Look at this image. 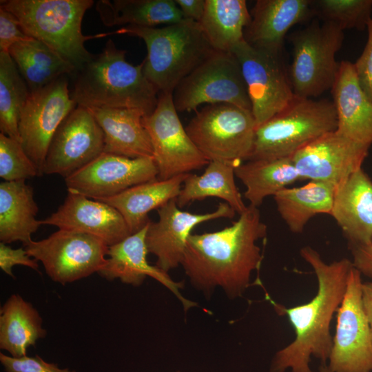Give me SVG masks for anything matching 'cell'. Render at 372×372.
Returning <instances> with one entry per match:
<instances>
[{"instance_id": "obj_1", "label": "cell", "mask_w": 372, "mask_h": 372, "mask_svg": "<svg viewBox=\"0 0 372 372\" xmlns=\"http://www.w3.org/2000/svg\"><path fill=\"white\" fill-rule=\"evenodd\" d=\"M267 231L258 207L249 205L229 227L192 234L181 266L192 286L206 296L219 287L230 299L241 297L252 272L261 265L257 241L266 236Z\"/></svg>"}, {"instance_id": "obj_2", "label": "cell", "mask_w": 372, "mask_h": 372, "mask_svg": "<svg viewBox=\"0 0 372 372\" xmlns=\"http://www.w3.org/2000/svg\"><path fill=\"white\" fill-rule=\"evenodd\" d=\"M300 254L315 273L317 292L309 302L291 307L275 302L267 295L277 313L287 317L295 332L293 341L274 354L270 372H313L312 357L327 363L333 343L331 322L342 302L353 267L347 258L327 263L309 246L301 248Z\"/></svg>"}, {"instance_id": "obj_3", "label": "cell", "mask_w": 372, "mask_h": 372, "mask_svg": "<svg viewBox=\"0 0 372 372\" xmlns=\"http://www.w3.org/2000/svg\"><path fill=\"white\" fill-rule=\"evenodd\" d=\"M125 54L109 39L101 53L75 72L70 95L77 105L152 112L158 92L145 77L143 62L134 65L127 61Z\"/></svg>"}, {"instance_id": "obj_4", "label": "cell", "mask_w": 372, "mask_h": 372, "mask_svg": "<svg viewBox=\"0 0 372 372\" xmlns=\"http://www.w3.org/2000/svg\"><path fill=\"white\" fill-rule=\"evenodd\" d=\"M142 39L147 48L143 73L159 92L173 93L177 85L214 50L199 23L184 19L162 28L125 25L110 34Z\"/></svg>"}, {"instance_id": "obj_5", "label": "cell", "mask_w": 372, "mask_h": 372, "mask_svg": "<svg viewBox=\"0 0 372 372\" xmlns=\"http://www.w3.org/2000/svg\"><path fill=\"white\" fill-rule=\"evenodd\" d=\"M93 4L92 0H5L0 8L16 16L27 36L45 43L76 71L93 55L85 42L109 35L82 33L83 16Z\"/></svg>"}, {"instance_id": "obj_6", "label": "cell", "mask_w": 372, "mask_h": 372, "mask_svg": "<svg viewBox=\"0 0 372 372\" xmlns=\"http://www.w3.org/2000/svg\"><path fill=\"white\" fill-rule=\"evenodd\" d=\"M337 127L333 101L295 95L281 111L256 127L249 161L291 157Z\"/></svg>"}, {"instance_id": "obj_7", "label": "cell", "mask_w": 372, "mask_h": 372, "mask_svg": "<svg viewBox=\"0 0 372 372\" xmlns=\"http://www.w3.org/2000/svg\"><path fill=\"white\" fill-rule=\"evenodd\" d=\"M256 127L251 110L232 104L217 103L197 112L185 130L209 161L236 167L249 160Z\"/></svg>"}, {"instance_id": "obj_8", "label": "cell", "mask_w": 372, "mask_h": 372, "mask_svg": "<svg viewBox=\"0 0 372 372\" xmlns=\"http://www.w3.org/2000/svg\"><path fill=\"white\" fill-rule=\"evenodd\" d=\"M343 39V30L324 21L312 22L291 34L293 59L288 77L296 96L311 99L331 89L340 64L335 54Z\"/></svg>"}, {"instance_id": "obj_9", "label": "cell", "mask_w": 372, "mask_h": 372, "mask_svg": "<svg viewBox=\"0 0 372 372\" xmlns=\"http://www.w3.org/2000/svg\"><path fill=\"white\" fill-rule=\"evenodd\" d=\"M172 96L178 112H190L204 103L251 110L240 65L231 52L214 50L181 81Z\"/></svg>"}, {"instance_id": "obj_10", "label": "cell", "mask_w": 372, "mask_h": 372, "mask_svg": "<svg viewBox=\"0 0 372 372\" xmlns=\"http://www.w3.org/2000/svg\"><path fill=\"white\" fill-rule=\"evenodd\" d=\"M23 247L41 262L52 280L65 285L98 273L106 262L109 246L93 235L59 229Z\"/></svg>"}, {"instance_id": "obj_11", "label": "cell", "mask_w": 372, "mask_h": 372, "mask_svg": "<svg viewBox=\"0 0 372 372\" xmlns=\"http://www.w3.org/2000/svg\"><path fill=\"white\" fill-rule=\"evenodd\" d=\"M172 92H159L152 113L143 117L149 136L157 178L168 179L199 169L209 161L188 135L178 115Z\"/></svg>"}, {"instance_id": "obj_12", "label": "cell", "mask_w": 372, "mask_h": 372, "mask_svg": "<svg viewBox=\"0 0 372 372\" xmlns=\"http://www.w3.org/2000/svg\"><path fill=\"white\" fill-rule=\"evenodd\" d=\"M362 273L352 267L327 365L333 372H372V333L362 303Z\"/></svg>"}, {"instance_id": "obj_13", "label": "cell", "mask_w": 372, "mask_h": 372, "mask_svg": "<svg viewBox=\"0 0 372 372\" xmlns=\"http://www.w3.org/2000/svg\"><path fill=\"white\" fill-rule=\"evenodd\" d=\"M77 106L68 88V75L30 92L21 110L19 132L23 147L43 175L50 141L66 116Z\"/></svg>"}, {"instance_id": "obj_14", "label": "cell", "mask_w": 372, "mask_h": 372, "mask_svg": "<svg viewBox=\"0 0 372 372\" xmlns=\"http://www.w3.org/2000/svg\"><path fill=\"white\" fill-rule=\"evenodd\" d=\"M239 62L256 126L281 111L295 96L280 56L242 40L231 51Z\"/></svg>"}, {"instance_id": "obj_15", "label": "cell", "mask_w": 372, "mask_h": 372, "mask_svg": "<svg viewBox=\"0 0 372 372\" xmlns=\"http://www.w3.org/2000/svg\"><path fill=\"white\" fill-rule=\"evenodd\" d=\"M104 134L87 107L77 105L55 132L44 161L43 174L64 178L104 152Z\"/></svg>"}, {"instance_id": "obj_16", "label": "cell", "mask_w": 372, "mask_h": 372, "mask_svg": "<svg viewBox=\"0 0 372 372\" xmlns=\"http://www.w3.org/2000/svg\"><path fill=\"white\" fill-rule=\"evenodd\" d=\"M157 177L153 157L131 158L103 152L64 180L68 192L99 200Z\"/></svg>"}, {"instance_id": "obj_17", "label": "cell", "mask_w": 372, "mask_h": 372, "mask_svg": "<svg viewBox=\"0 0 372 372\" xmlns=\"http://www.w3.org/2000/svg\"><path fill=\"white\" fill-rule=\"evenodd\" d=\"M157 212L158 221L148 224L145 243L149 254L156 258L155 265L166 273L181 265L187 239L196 226L220 218H232L236 213L227 203H220L214 211L193 214L180 209L176 198Z\"/></svg>"}, {"instance_id": "obj_18", "label": "cell", "mask_w": 372, "mask_h": 372, "mask_svg": "<svg viewBox=\"0 0 372 372\" xmlns=\"http://www.w3.org/2000/svg\"><path fill=\"white\" fill-rule=\"evenodd\" d=\"M370 146L338 133H327L291 158L303 180L321 181L335 187L362 168Z\"/></svg>"}, {"instance_id": "obj_19", "label": "cell", "mask_w": 372, "mask_h": 372, "mask_svg": "<svg viewBox=\"0 0 372 372\" xmlns=\"http://www.w3.org/2000/svg\"><path fill=\"white\" fill-rule=\"evenodd\" d=\"M148 224L140 231L109 246L106 262L98 273L107 280L119 279L134 287L141 286L147 277L152 278L169 290L187 311L198 304L181 293L184 282L174 281L168 273L147 261L149 252L145 235Z\"/></svg>"}, {"instance_id": "obj_20", "label": "cell", "mask_w": 372, "mask_h": 372, "mask_svg": "<svg viewBox=\"0 0 372 372\" xmlns=\"http://www.w3.org/2000/svg\"><path fill=\"white\" fill-rule=\"evenodd\" d=\"M41 221L43 225L61 229L93 235L108 246L132 234L123 217L114 207L72 192H68L64 202L56 211Z\"/></svg>"}, {"instance_id": "obj_21", "label": "cell", "mask_w": 372, "mask_h": 372, "mask_svg": "<svg viewBox=\"0 0 372 372\" xmlns=\"http://www.w3.org/2000/svg\"><path fill=\"white\" fill-rule=\"evenodd\" d=\"M244 39L251 46L280 56L284 39L294 25L314 16L309 0H258L251 12Z\"/></svg>"}, {"instance_id": "obj_22", "label": "cell", "mask_w": 372, "mask_h": 372, "mask_svg": "<svg viewBox=\"0 0 372 372\" xmlns=\"http://www.w3.org/2000/svg\"><path fill=\"white\" fill-rule=\"evenodd\" d=\"M338 127L342 135L361 144H372V101L361 88L353 63L340 62L331 89Z\"/></svg>"}, {"instance_id": "obj_23", "label": "cell", "mask_w": 372, "mask_h": 372, "mask_svg": "<svg viewBox=\"0 0 372 372\" xmlns=\"http://www.w3.org/2000/svg\"><path fill=\"white\" fill-rule=\"evenodd\" d=\"M330 215L351 246L372 241V180L357 170L335 188Z\"/></svg>"}, {"instance_id": "obj_24", "label": "cell", "mask_w": 372, "mask_h": 372, "mask_svg": "<svg viewBox=\"0 0 372 372\" xmlns=\"http://www.w3.org/2000/svg\"><path fill=\"white\" fill-rule=\"evenodd\" d=\"M104 134V152L131 158L153 157L143 123L145 113L131 108H89Z\"/></svg>"}, {"instance_id": "obj_25", "label": "cell", "mask_w": 372, "mask_h": 372, "mask_svg": "<svg viewBox=\"0 0 372 372\" xmlns=\"http://www.w3.org/2000/svg\"><path fill=\"white\" fill-rule=\"evenodd\" d=\"M189 174L165 180L156 178L133 186L114 196L96 200L116 209L133 234L150 222L148 214L152 210H157L169 200L177 198Z\"/></svg>"}, {"instance_id": "obj_26", "label": "cell", "mask_w": 372, "mask_h": 372, "mask_svg": "<svg viewBox=\"0 0 372 372\" xmlns=\"http://www.w3.org/2000/svg\"><path fill=\"white\" fill-rule=\"evenodd\" d=\"M39 208L34 199L33 187L25 180L0 183V240L8 244L16 241L25 247L32 234L42 225L37 219Z\"/></svg>"}, {"instance_id": "obj_27", "label": "cell", "mask_w": 372, "mask_h": 372, "mask_svg": "<svg viewBox=\"0 0 372 372\" xmlns=\"http://www.w3.org/2000/svg\"><path fill=\"white\" fill-rule=\"evenodd\" d=\"M46 334L42 318L32 304L18 294L11 295L0 310V348L12 357L21 358Z\"/></svg>"}, {"instance_id": "obj_28", "label": "cell", "mask_w": 372, "mask_h": 372, "mask_svg": "<svg viewBox=\"0 0 372 372\" xmlns=\"http://www.w3.org/2000/svg\"><path fill=\"white\" fill-rule=\"evenodd\" d=\"M9 54L25 80L29 91L41 89L76 68L43 42L27 37L15 43Z\"/></svg>"}, {"instance_id": "obj_29", "label": "cell", "mask_w": 372, "mask_h": 372, "mask_svg": "<svg viewBox=\"0 0 372 372\" xmlns=\"http://www.w3.org/2000/svg\"><path fill=\"white\" fill-rule=\"evenodd\" d=\"M96 10L107 27L156 28L184 19L175 0H100L96 3Z\"/></svg>"}, {"instance_id": "obj_30", "label": "cell", "mask_w": 372, "mask_h": 372, "mask_svg": "<svg viewBox=\"0 0 372 372\" xmlns=\"http://www.w3.org/2000/svg\"><path fill=\"white\" fill-rule=\"evenodd\" d=\"M335 187L321 181H310L293 188H285L273 196L282 220L293 233H301L308 221L320 214H330Z\"/></svg>"}, {"instance_id": "obj_31", "label": "cell", "mask_w": 372, "mask_h": 372, "mask_svg": "<svg viewBox=\"0 0 372 372\" xmlns=\"http://www.w3.org/2000/svg\"><path fill=\"white\" fill-rule=\"evenodd\" d=\"M250 21V12L245 0H205L199 24L215 51L231 52L245 39L244 31Z\"/></svg>"}, {"instance_id": "obj_32", "label": "cell", "mask_w": 372, "mask_h": 372, "mask_svg": "<svg viewBox=\"0 0 372 372\" xmlns=\"http://www.w3.org/2000/svg\"><path fill=\"white\" fill-rule=\"evenodd\" d=\"M235 176L244 184L245 198L258 207L269 196H274L288 185L303 180L292 159L251 160L235 168Z\"/></svg>"}, {"instance_id": "obj_33", "label": "cell", "mask_w": 372, "mask_h": 372, "mask_svg": "<svg viewBox=\"0 0 372 372\" xmlns=\"http://www.w3.org/2000/svg\"><path fill=\"white\" fill-rule=\"evenodd\" d=\"M235 168L222 162L209 161L203 174H189L176 198L178 206L181 208L196 200L216 197L242 214L247 206L235 183Z\"/></svg>"}, {"instance_id": "obj_34", "label": "cell", "mask_w": 372, "mask_h": 372, "mask_svg": "<svg viewBox=\"0 0 372 372\" xmlns=\"http://www.w3.org/2000/svg\"><path fill=\"white\" fill-rule=\"evenodd\" d=\"M29 93L9 53L0 52V130L21 143L19 122Z\"/></svg>"}, {"instance_id": "obj_35", "label": "cell", "mask_w": 372, "mask_h": 372, "mask_svg": "<svg viewBox=\"0 0 372 372\" xmlns=\"http://www.w3.org/2000/svg\"><path fill=\"white\" fill-rule=\"evenodd\" d=\"M311 5L314 16L343 31L363 30L372 18V0H316L311 1Z\"/></svg>"}, {"instance_id": "obj_36", "label": "cell", "mask_w": 372, "mask_h": 372, "mask_svg": "<svg viewBox=\"0 0 372 372\" xmlns=\"http://www.w3.org/2000/svg\"><path fill=\"white\" fill-rule=\"evenodd\" d=\"M39 176L21 142L0 134V177L3 181L25 180Z\"/></svg>"}, {"instance_id": "obj_37", "label": "cell", "mask_w": 372, "mask_h": 372, "mask_svg": "<svg viewBox=\"0 0 372 372\" xmlns=\"http://www.w3.org/2000/svg\"><path fill=\"white\" fill-rule=\"evenodd\" d=\"M0 362L6 372H76L68 368L61 369L56 364L45 362L38 355L14 358L0 353Z\"/></svg>"}, {"instance_id": "obj_38", "label": "cell", "mask_w": 372, "mask_h": 372, "mask_svg": "<svg viewBox=\"0 0 372 372\" xmlns=\"http://www.w3.org/2000/svg\"><path fill=\"white\" fill-rule=\"evenodd\" d=\"M366 29V45L353 65L361 88L372 101V18L369 21Z\"/></svg>"}, {"instance_id": "obj_39", "label": "cell", "mask_w": 372, "mask_h": 372, "mask_svg": "<svg viewBox=\"0 0 372 372\" xmlns=\"http://www.w3.org/2000/svg\"><path fill=\"white\" fill-rule=\"evenodd\" d=\"M27 37L16 16L0 8V52L8 53L15 43Z\"/></svg>"}, {"instance_id": "obj_40", "label": "cell", "mask_w": 372, "mask_h": 372, "mask_svg": "<svg viewBox=\"0 0 372 372\" xmlns=\"http://www.w3.org/2000/svg\"><path fill=\"white\" fill-rule=\"evenodd\" d=\"M23 265L39 271L38 261L30 257L25 248L13 249L7 244L0 242V267L7 275L14 278L12 267Z\"/></svg>"}, {"instance_id": "obj_41", "label": "cell", "mask_w": 372, "mask_h": 372, "mask_svg": "<svg viewBox=\"0 0 372 372\" xmlns=\"http://www.w3.org/2000/svg\"><path fill=\"white\" fill-rule=\"evenodd\" d=\"M351 247L353 265L362 274L372 277V244Z\"/></svg>"}, {"instance_id": "obj_42", "label": "cell", "mask_w": 372, "mask_h": 372, "mask_svg": "<svg viewBox=\"0 0 372 372\" xmlns=\"http://www.w3.org/2000/svg\"><path fill=\"white\" fill-rule=\"evenodd\" d=\"M184 19L198 23L201 20L205 6V0H175Z\"/></svg>"}, {"instance_id": "obj_43", "label": "cell", "mask_w": 372, "mask_h": 372, "mask_svg": "<svg viewBox=\"0 0 372 372\" xmlns=\"http://www.w3.org/2000/svg\"><path fill=\"white\" fill-rule=\"evenodd\" d=\"M362 303L372 333V282L362 283Z\"/></svg>"}, {"instance_id": "obj_44", "label": "cell", "mask_w": 372, "mask_h": 372, "mask_svg": "<svg viewBox=\"0 0 372 372\" xmlns=\"http://www.w3.org/2000/svg\"><path fill=\"white\" fill-rule=\"evenodd\" d=\"M318 372H333L327 363H320Z\"/></svg>"}, {"instance_id": "obj_45", "label": "cell", "mask_w": 372, "mask_h": 372, "mask_svg": "<svg viewBox=\"0 0 372 372\" xmlns=\"http://www.w3.org/2000/svg\"><path fill=\"white\" fill-rule=\"evenodd\" d=\"M371 244H372V241H371Z\"/></svg>"}, {"instance_id": "obj_46", "label": "cell", "mask_w": 372, "mask_h": 372, "mask_svg": "<svg viewBox=\"0 0 372 372\" xmlns=\"http://www.w3.org/2000/svg\"><path fill=\"white\" fill-rule=\"evenodd\" d=\"M177 372H178V371H177Z\"/></svg>"}]
</instances>
